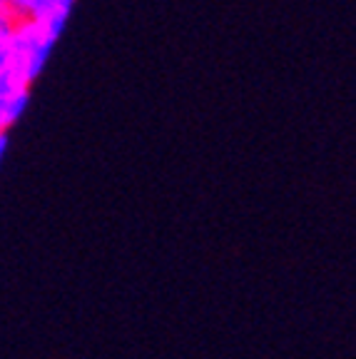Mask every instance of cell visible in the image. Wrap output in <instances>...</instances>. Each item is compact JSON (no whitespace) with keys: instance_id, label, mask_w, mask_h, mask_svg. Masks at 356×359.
Listing matches in <instances>:
<instances>
[{"instance_id":"obj_3","label":"cell","mask_w":356,"mask_h":359,"mask_svg":"<svg viewBox=\"0 0 356 359\" xmlns=\"http://www.w3.org/2000/svg\"><path fill=\"white\" fill-rule=\"evenodd\" d=\"M13 33L15 20L8 13H0V70L13 65Z\"/></svg>"},{"instance_id":"obj_5","label":"cell","mask_w":356,"mask_h":359,"mask_svg":"<svg viewBox=\"0 0 356 359\" xmlns=\"http://www.w3.org/2000/svg\"><path fill=\"white\" fill-rule=\"evenodd\" d=\"M6 8H8V0H0V13H6Z\"/></svg>"},{"instance_id":"obj_1","label":"cell","mask_w":356,"mask_h":359,"mask_svg":"<svg viewBox=\"0 0 356 359\" xmlns=\"http://www.w3.org/2000/svg\"><path fill=\"white\" fill-rule=\"evenodd\" d=\"M28 95H30L28 80H22L13 67L0 70V130L8 133L20 120L22 110L28 105Z\"/></svg>"},{"instance_id":"obj_2","label":"cell","mask_w":356,"mask_h":359,"mask_svg":"<svg viewBox=\"0 0 356 359\" xmlns=\"http://www.w3.org/2000/svg\"><path fill=\"white\" fill-rule=\"evenodd\" d=\"M75 0H8L6 13L13 20H25V18H45L55 13H67Z\"/></svg>"},{"instance_id":"obj_4","label":"cell","mask_w":356,"mask_h":359,"mask_svg":"<svg viewBox=\"0 0 356 359\" xmlns=\"http://www.w3.org/2000/svg\"><path fill=\"white\" fill-rule=\"evenodd\" d=\"M6 147H8V133L6 130H0V160L6 155Z\"/></svg>"}]
</instances>
